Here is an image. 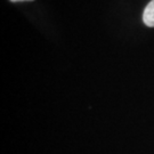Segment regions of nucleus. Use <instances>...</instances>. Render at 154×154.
I'll list each match as a JSON object with an SVG mask.
<instances>
[{"label":"nucleus","instance_id":"nucleus-2","mask_svg":"<svg viewBox=\"0 0 154 154\" xmlns=\"http://www.w3.org/2000/svg\"><path fill=\"white\" fill-rule=\"evenodd\" d=\"M11 1H13V2H15V1H21V0H11Z\"/></svg>","mask_w":154,"mask_h":154},{"label":"nucleus","instance_id":"nucleus-1","mask_svg":"<svg viewBox=\"0 0 154 154\" xmlns=\"http://www.w3.org/2000/svg\"><path fill=\"white\" fill-rule=\"evenodd\" d=\"M143 21L147 26L154 28V0L149 2V5L146 6L143 14Z\"/></svg>","mask_w":154,"mask_h":154}]
</instances>
